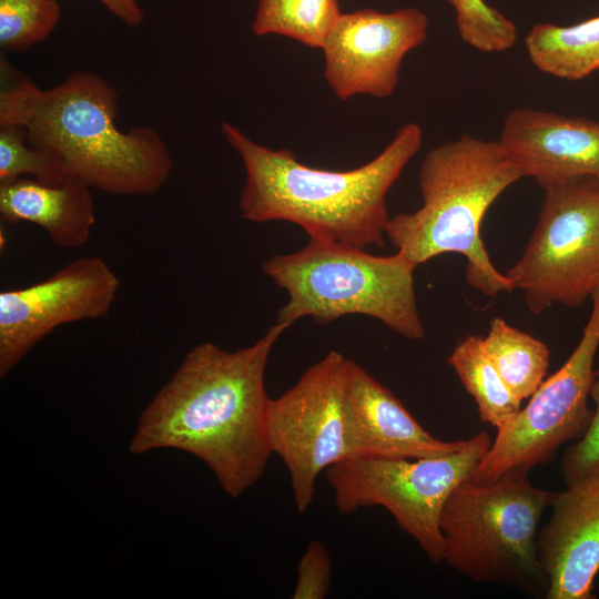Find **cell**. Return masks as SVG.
I'll return each mask as SVG.
<instances>
[{"mask_svg":"<svg viewBox=\"0 0 599 599\" xmlns=\"http://www.w3.org/2000/svg\"><path fill=\"white\" fill-rule=\"evenodd\" d=\"M287 328L276 323L254 344L233 352L211 342L193 346L141 413L129 450L186 451L206 464L227 495H242L272 455L265 370Z\"/></svg>","mask_w":599,"mask_h":599,"instance_id":"cell-1","label":"cell"},{"mask_svg":"<svg viewBox=\"0 0 599 599\" xmlns=\"http://www.w3.org/2000/svg\"><path fill=\"white\" fill-rule=\"evenodd\" d=\"M0 84V123L22 125L31 146L55 153L91 189L152 195L169 181L174 162L162 136L150 126L122 131L119 93L97 73L42 89L2 55Z\"/></svg>","mask_w":599,"mask_h":599,"instance_id":"cell-2","label":"cell"},{"mask_svg":"<svg viewBox=\"0 0 599 599\" xmlns=\"http://www.w3.org/2000/svg\"><path fill=\"white\" fill-rule=\"evenodd\" d=\"M221 131L246 173L238 203L244 220L287 221L309 237L359 248L384 247L386 196L423 143L422 128L409 122L370 162L329 171L301 163L287 149L261 145L230 122H222Z\"/></svg>","mask_w":599,"mask_h":599,"instance_id":"cell-3","label":"cell"},{"mask_svg":"<svg viewBox=\"0 0 599 599\" xmlns=\"http://www.w3.org/2000/svg\"><path fill=\"white\" fill-rule=\"evenodd\" d=\"M522 177L498 141L464 134L427 152L418 184L423 205L389 219L386 237L416 265L446 254L466 257V280L487 296L511 292L480 236L490 205Z\"/></svg>","mask_w":599,"mask_h":599,"instance_id":"cell-4","label":"cell"},{"mask_svg":"<svg viewBox=\"0 0 599 599\" xmlns=\"http://www.w3.org/2000/svg\"><path fill=\"white\" fill-rule=\"evenodd\" d=\"M416 266L399 251L377 256L364 248L309 237L300 251L271 256L261 268L288 295L276 323L290 327L309 316L326 324L359 314L418 341L425 336V328L416 303Z\"/></svg>","mask_w":599,"mask_h":599,"instance_id":"cell-5","label":"cell"},{"mask_svg":"<svg viewBox=\"0 0 599 599\" xmlns=\"http://www.w3.org/2000/svg\"><path fill=\"white\" fill-rule=\"evenodd\" d=\"M554 493L511 469L495 480L458 485L440 514L444 561L479 582L527 592L546 587L538 559V525Z\"/></svg>","mask_w":599,"mask_h":599,"instance_id":"cell-6","label":"cell"},{"mask_svg":"<svg viewBox=\"0 0 599 599\" xmlns=\"http://www.w3.org/2000/svg\"><path fill=\"white\" fill-rule=\"evenodd\" d=\"M491 445L485 432L465 448L439 457H346L326 469L341 514L385 508L435 564L444 561L440 514L454 489L470 478Z\"/></svg>","mask_w":599,"mask_h":599,"instance_id":"cell-7","label":"cell"},{"mask_svg":"<svg viewBox=\"0 0 599 599\" xmlns=\"http://www.w3.org/2000/svg\"><path fill=\"white\" fill-rule=\"evenodd\" d=\"M545 199L519 260L508 270L528 309L580 306L599 288V175H572L541 185Z\"/></svg>","mask_w":599,"mask_h":599,"instance_id":"cell-8","label":"cell"},{"mask_svg":"<svg viewBox=\"0 0 599 599\" xmlns=\"http://www.w3.org/2000/svg\"><path fill=\"white\" fill-rule=\"evenodd\" d=\"M576 348L564 365L545 379L515 418L501 429L474 469L470 480L488 483L511 469L528 471L550 461L558 448L580 439L593 409L588 405L599 347V288Z\"/></svg>","mask_w":599,"mask_h":599,"instance_id":"cell-9","label":"cell"},{"mask_svg":"<svg viewBox=\"0 0 599 599\" xmlns=\"http://www.w3.org/2000/svg\"><path fill=\"white\" fill-rule=\"evenodd\" d=\"M347 358L332 351L267 410L272 454L284 463L296 510L311 506L319 475L346 457L344 390Z\"/></svg>","mask_w":599,"mask_h":599,"instance_id":"cell-10","label":"cell"},{"mask_svg":"<svg viewBox=\"0 0 599 599\" xmlns=\"http://www.w3.org/2000/svg\"><path fill=\"white\" fill-rule=\"evenodd\" d=\"M121 282L98 255L77 258L48 278L0 292V377L54 328L106 316Z\"/></svg>","mask_w":599,"mask_h":599,"instance_id":"cell-11","label":"cell"},{"mask_svg":"<svg viewBox=\"0 0 599 599\" xmlns=\"http://www.w3.org/2000/svg\"><path fill=\"white\" fill-rule=\"evenodd\" d=\"M428 26L417 8L342 13L322 47L328 87L341 101L390 97L405 55L425 42Z\"/></svg>","mask_w":599,"mask_h":599,"instance_id":"cell-12","label":"cell"},{"mask_svg":"<svg viewBox=\"0 0 599 599\" xmlns=\"http://www.w3.org/2000/svg\"><path fill=\"white\" fill-rule=\"evenodd\" d=\"M344 429L346 457H439L468 444V439L445 441L430 435L388 388L351 359L346 363Z\"/></svg>","mask_w":599,"mask_h":599,"instance_id":"cell-13","label":"cell"},{"mask_svg":"<svg viewBox=\"0 0 599 599\" xmlns=\"http://www.w3.org/2000/svg\"><path fill=\"white\" fill-rule=\"evenodd\" d=\"M538 534L548 599H591L599 572V475L554 493Z\"/></svg>","mask_w":599,"mask_h":599,"instance_id":"cell-14","label":"cell"},{"mask_svg":"<svg viewBox=\"0 0 599 599\" xmlns=\"http://www.w3.org/2000/svg\"><path fill=\"white\" fill-rule=\"evenodd\" d=\"M522 177L540 186L572 175H599V121L520 108L508 113L498 140Z\"/></svg>","mask_w":599,"mask_h":599,"instance_id":"cell-15","label":"cell"},{"mask_svg":"<svg viewBox=\"0 0 599 599\" xmlns=\"http://www.w3.org/2000/svg\"><path fill=\"white\" fill-rule=\"evenodd\" d=\"M0 216L8 224H37L57 247L72 250L89 242L95 207L91 187L75 176L58 186L20 177L0 184Z\"/></svg>","mask_w":599,"mask_h":599,"instance_id":"cell-16","label":"cell"},{"mask_svg":"<svg viewBox=\"0 0 599 599\" xmlns=\"http://www.w3.org/2000/svg\"><path fill=\"white\" fill-rule=\"evenodd\" d=\"M525 47L539 71L581 80L599 70V16L567 27L537 23L525 37Z\"/></svg>","mask_w":599,"mask_h":599,"instance_id":"cell-17","label":"cell"},{"mask_svg":"<svg viewBox=\"0 0 599 599\" xmlns=\"http://www.w3.org/2000/svg\"><path fill=\"white\" fill-rule=\"evenodd\" d=\"M447 363L473 397L483 422L499 430L521 409V400L512 394L487 355L483 337L466 336L455 346Z\"/></svg>","mask_w":599,"mask_h":599,"instance_id":"cell-18","label":"cell"},{"mask_svg":"<svg viewBox=\"0 0 599 599\" xmlns=\"http://www.w3.org/2000/svg\"><path fill=\"white\" fill-rule=\"evenodd\" d=\"M483 343L502 380L519 400L528 399L545 380L550 351L541 341L495 317Z\"/></svg>","mask_w":599,"mask_h":599,"instance_id":"cell-19","label":"cell"},{"mask_svg":"<svg viewBox=\"0 0 599 599\" xmlns=\"http://www.w3.org/2000/svg\"><path fill=\"white\" fill-rule=\"evenodd\" d=\"M338 0H257L252 32L278 34L322 49L341 17Z\"/></svg>","mask_w":599,"mask_h":599,"instance_id":"cell-20","label":"cell"},{"mask_svg":"<svg viewBox=\"0 0 599 599\" xmlns=\"http://www.w3.org/2000/svg\"><path fill=\"white\" fill-rule=\"evenodd\" d=\"M33 175L49 186L62 184L70 175L64 162L53 152L28 143L27 130L14 123H0V184Z\"/></svg>","mask_w":599,"mask_h":599,"instance_id":"cell-21","label":"cell"},{"mask_svg":"<svg viewBox=\"0 0 599 599\" xmlns=\"http://www.w3.org/2000/svg\"><path fill=\"white\" fill-rule=\"evenodd\" d=\"M61 17L57 0H0V48L22 52L43 42Z\"/></svg>","mask_w":599,"mask_h":599,"instance_id":"cell-22","label":"cell"},{"mask_svg":"<svg viewBox=\"0 0 599 599\" xmlns=\"http://www.w3.org/2000/svg\"><path fill=\"white\" fill-rule=\"evenodd\" d=\"M456 12L461 40L471 48L495 53L509 50L517 41L515 23L485 0H447Z\"/></svg>","mask_w":599,"mask_h":599,"instance_id":"cell-23","label":"cell"},{"mask_svg":"<svg viewBox=\"0 0 599 599\" xmlns=\"http://www.w3.org/2000/svg\"><path fill=\"white\" fill-rule=\"evenodd\" d=\"M596 404L591 424L578 441L568 447L561 459V474L566 487L599 475V369L590 390Z\"/></svg>","mask_w":599,"mask_h":599,"instance_id":"cell-24","label":"cell"},{"mask_svg":"<svg viewBox=\"0 0 599 599\" xmlns=\"http://www.w3.org/2000/svg\"><path fill=\"white\" fill-rule=\"evenodd\" d=\"M293 599L326 598L332 580L331 555L319 540H312L297 565Z\"/></svg>","mask_w":599,"mask_h":599,"instance_id":"cell-25","label":"cell"},{"mask_svg":"<svg viewBox=\"0 0 599 599\" xmlns=\"http://www.w3.org/2000/svg\"><path fill=\"white\" fill-rule=\"evenodd\" d=\"M111 13L129 27H139L144 20V13L138 0H98Z\"/></svg>","mask_w":599,"mask_h":599,"instance_id":"cell-26","label":"cell"}]
</instances>
